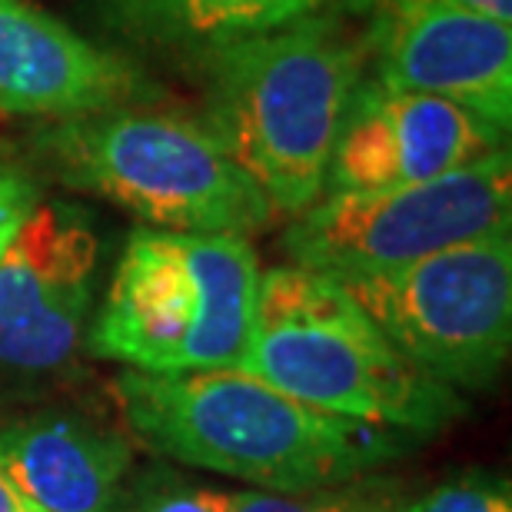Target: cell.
<instances>
[{
  "label": "cell",
  "mask_w": 512,
  "mask_h": 512,
  "mask_svg": "<svg viewBox=\"0 0 512 512\" xmlns=\"http://www.w3.org/2000/svg\"><path fill=\"white\" fill-rule=\"evenodd\" d=\"M34 153L60 187L94 193L150 230L250 233L276 217L200 117L130 104L54 120Z\"/></svg>",
  "instance_id": "obj_4"
},
{
  "label": "cell",
  "mask_w": 512,
  "mask_h": 512,
  "mask_svg": "<svg viewBox=\"0 0 512 512\" xmlns=\"http://www.w3.org/2000/svg\"><path fill=\"white\" fill-rule=\"evenodd\" d=\"M37 200V180L24 167H17V163L0 160V253H4L7 240L14 237V230L24 223Z\"/></svg>",
  "instance_id": "obj_17"
},
{
  "label": "cell",
  "mask_w": 512,
  "mask_h": 512,
  "mask_svg": "<svg viewBox=\"0 0 512 512\" xmlns=\"http://www.w3.org/2000/svg\"><path fill=\"white\" fill-rule=\"evenodd\" d=\"M150 97V80L127 57L30 0H0V114L54 124Z\"/></svg>",
  "instance_id": "obj_11"
},
{
  "label": "cell",
  "mask_w": 512,
  "mask_h": 512,
  "mask_svg": "<svg viewBox=\"0 0 512 512\" xmlns=\"http://www.w3.org/2000/svg\"><path fill=\"white\" fill-rule=\"evenodd\" d=\"M117 34L143 47L207 57L240 40L316 17H350L373 0H94Z\"/></svg>",
  "instance_id": "obj_13"
},
{
  "label": "cell",
  "mask_w": 512,
  "mask_h": 512,
  "mask_svg": "<svg viewBox=\"0 0 512 512\" xmlns=\"http://www.w3.org/2000/svg\"><path fill=\"white\" fill-rule=\"evenodd\" d=\"M230 496V489L193 483L173 469H153L124 489L120 512H230Z\"/></svg>",
  "instance_id": "obj_15"
},
{
  "label": "cell",
  "mask_w": 512,
  "mask_h": 512,
  "mask_svg": "<svg viewBox=\"0 0 512 512\" xmlns=\"http://www.w3.org/2000/svg\"><path fill=\"white\" fill-rule=\"evenodd\" d=\"M406 506V493L393 479L360 476L350 483L306 489V493H233L230 512H399Z\"/></svg>",
  "instance_id": "obj_14"
},
{
  "label": "cell",
  "mask_w": 512,
  "mask_h": 512,
  "mask_svg": "<svg viewBox=\"0 0 512 512\" xmlns=\"http://www.w3.org/2000/svg\"><path fill=\"white\" fill-rule=\"evenodd\" d=\"M506 133L453 100L389 87L366 70L336 133L323 197L443 177L503 150Z\"/></svg>",
  "instance_id": "obj_10"
},
{
  "label": "cell",
  "mask_w": 512,
  "mask_h": 512,
  "mask_svg": "<svg viewBox=\"0 0 512 512\" xmlns=\"http://www.w3.org/2000/svg\"><path fill=\"white\" fill-rule=\"evenodd\" d=\"M0 512H47V509H40L34 499H27L4 473H0Z\"/></svg>",
  "instance_id": "obj_18"
},
{
  "label": "cell",
  "mask_w": 512,
  "mask_h": 512,
  "mask_svg": "<svg viewBox=\"0 0 512 512\" xmlns=\"http://www.w3.org/2000/svg\"><path fill=\"white\" fill-rule=\"evenodd\" d=\"M363 47L370 77L453 100L509 130L512 24L456 0H373Z\"/></svg>",
  "instance_id": "obj_9"
},
{
  "label": "cell",
  "mask_w": 512,
  "mask_h": 512,
  "mask_svg": "<svg viewBox=\"0 0 512 512\" xmlns=\"http://www.w3.org/2000/svg\"><path fill=\"white\" fill-rule=\"evenodd\" d=\"M100 237L67 200H37L0 253V393L44 389L84 343Z\"/></svg>",
  "instance_id": "obj_8"
},
{
  "label": "cell",
  "mask_w": 512,
  "mask_h": 512,
  "mask_svg": "<svg viewBox=\"0 0 512 512\" xmlns=\"http://www.w3.org/2000/svg\"><path fill=\"white\" fill-rule=\"evenodd\" d=\"M399 512H512V489L499 476L469 473L419 499H406Z\"/></svg>",
  "instance_id": "obj_16"
},
{
  "label": "cell",
  "mask_w": 512,
  "mask_h": 512,
  "mask_svg": "<svg viewBox=\"0 0 512 512\" xmlns=\"http://www.w3.org/2000/svg\"><path fill=\"white\" fill-rule=\"evenodd\" d=\"M509 230L512 163L503 147L433 180L320 197L286 227L283 250L293 266L353 280Z\"/></svg>",
  "instance_id": "obj_6"
},
{
  "label": "cell",
  "mask_w": 512,
  "mask_h": 512,
  "mask_svg": "<svg viewBox=\"0 0 512 512\" xmlns=\"http://www.w3.org/2000/svg\"><path fill=\"white\" fill-rule=\"evenodd\" d=\"M130 433L173 463L243 479L266 493L350 483L403 449L396 429L303 406L240 366L127 370L110 383Z\"/></svg>",
  "instance_id": "obj_1"
},
{
  "label": "cell",
  "mask_w": 512,
  "mask_h": 512,
  "mask_svg": "<svg viewBox=\"0 0 512 512\" xmlns=\"http://www.w3.org/2000/svg\"><path fill=\"white\" fill-rule=\"evenodd\" d=\"M197 64L207 80L203 127L273 213L296 217L313 207L343 114L366 77L363 37L346 30V17H316L220 47Z\"/></svg>",
  "instance_id": "obj_2"
},
{
  "label": "cell",
  "mask_w": 512,
  "mask_h": 512,
  "mask_svg": "<svg viewBox=\"0 0 512 512\" xmlns=\"http://www.w3.org/2000/svg\"><path fill=\"white\" fill-rule=\"evenodd\" d=\"M260 266L237 233H130L87 350L140 373L230 370L256 320Z\"/></svg>",
  "instance_id": "obj_5"
},
{
  "label": "cell",
  "mask_w": 512,
  "mask_h": 512,
  "mask_svg": "<svg viewBox=\"0 0 512 512\" xmlns=\"http://www.w3.org/2000/svg\"><path fill=\"white\" fill-rule=\"evenodd\" d=\"M240 370L303 406L413 436L439 433L466 409L376 330L340 280L293 263L260 273Z\"/></svg>",
  "instance_id": "obj_3"
},
{
  "label": "cell",
  "mask_w": 512,
  "mask_h": 512,
  "mask_svg": "<svg viewBox=\"0 0 512 512\" xmlns=\"http://www.w3.org/2000/svg\"><path fill=\"white\" fill-rule=\"evenodd\" d=\"M456 4H463L493 20H503V24H512V0H456Z\"/></svg>",
  "instance_id": "obj_19"
},
{
  "label": "cell",
  "mask_w": 512,
  "mask_h": 512,
  "mask_svg": "<svg viewBox=\"0 0 512 512\" xmlns=\"http://www.w3.org/2000/svg\"><path fill=\"white\" fill-rule=\"evenodd\" d=\"M0 473L47 512H120L130 443L74 409L0 423Z\"/></svg>",
  "instance_id": "obj_12"
},
{
  "label": "cell",
  "mask_w": 512,
  "mask_h": 512,
  "mask_svg": "<svg viewBox=\"0 0 512 512\" xmlns=\"http://www.w3.org/2000/svg\"><path fill=\"white\" fill-rule=\"evenodd\" d=\"M409 363L453 389L489 386L512 343V237H486L340 280Z\"/></svg>",
  "instance_id": "obj_7"
}]
</instances>
